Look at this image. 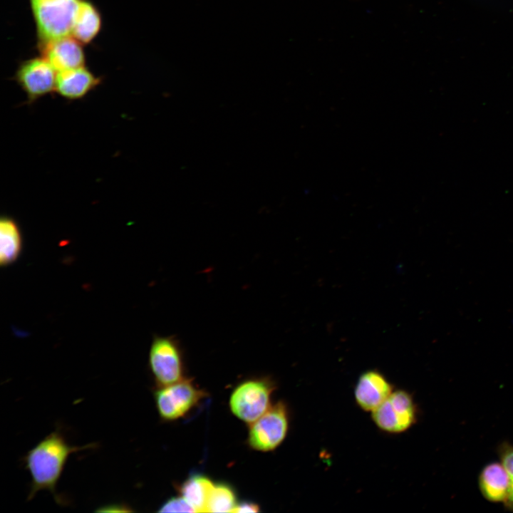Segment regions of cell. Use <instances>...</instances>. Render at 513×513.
Instances as JSON below:
<instances>
[{
  "mask_svg": "<svg viewBox=\"0 0 513 513\" xmlns=\"http://www.w3.org/2000/svg\"><path fill=\"white\" fill-rule=\"evenodd\" d=\"M95 446V444L72 446L58 429L48 434L23 458L31 478L27 499H32L40 491L47 490L52 494L57 504H66L67 502L56 491L65 465L71 454Z\"/></svg>",
  "mask_w": 513,
  "mask_h": 513,
  "instance_id": "obj_1",
  "label": "cell"
},
{
  "mask_svg": "<svg viewBox=\"0 0 513 513\" xmlns=\"http://www.w3.org/2000/svg\"><path fill=\"white\" fill-rule=\"evenodd\" d=\"M81 0H29L38 45L71 36Z\"/></svg>",
  "mask_w": 513,
  "mask_h": 513,
  "instance_id": "obj_2",
  "label": "cell"
},
{
  "mask_svg": "<svg viewBox=\"0 0 513 513\" xmlns=\"http://www.w3.org/2000/svg\"><path fill=\"white\" fill-rule=\"evenodd\" d=\"M148 365L158 387L187 378L182 349L175 336L153 337L149 351Z\"/></svg>",
  "mask_w": 513,
  "mask_h": 513,
  "instance_id": "obj_3",
  "label": "cell"
},
{
  "mask_svg": "<svg viewBox=\"0 0 513 513\" xmlns=\"http://www.w3.org/2000/svg\"><path fill=\"white\" fill-rule=\"evenodd\" d=\"M274 385L267 378L246 380L232 392L230 410L240 420L251 424L264 414L271 405Z\"/></svg>",
  "mask_w": 513,
  "mask_h": 513,
  "instance_id": "obj_4",
  "label": "cell"
},
{
  "mask_svg": "<svg viewBox=\"0 0 513 513\" xmlns=\"http://www.w3.org/2000/svg\"><path fill=\"white\" fill-rule=\"evenodd\" d=\"M191 379L183 380L165 386L154 392L157 410L165 421H173L185 416L206 396Z\"/></svg>",
  "mask_w": 513,
  "mask_h": 513,
  "instance_id": "obj_5",
  "label": "cell"
},
{
  "mask_svg": "<svg viewBox=\"0 0 513 513\" xmlns=\"http://www.w3.org/2000/svg\"><path fill=\"white\" fill-rule=\"evenodd\" d=\"M248 444L257 451L269 452L284 440L289 429V415L286 405L278 402L249 424Z\"/></svg>",
  "mask_w": 513,
  "mask_h": 513,
  "instance_id": "obj_6",
  "label": "cell"
},
{
  "mask_svg": "<svg viewBox=\"0 0 513 513\" xmlns=\"http://www.w3.org/2000/svg\"><path fill=\"white\" fill-rule=\"evenodd\" d=\"M378 428L390 433H400L409 429L416 421V408L411 395L396 390L372 411Z\"/></svg>",
  "mask_w": 513,
  "mask_h": 513,
  "instance_id": "obj_7",
  "label": "cell"
},
{
  "mask_svg": "<svg viewBox=\"0 0 513 513\" xmlns=\"http://www.w3.org/2000/svg\"><path fill=\"white\" fill-rule=\"evenodd\" d=\"M56 75L57 71L46 60L38 57L21 62L14 78L30 104L55 91Z\"/></svg>",
  "mask_w": 513,
  "mask_h": 513,
  "instance_id": "obj_8",
  "label": "cell"
},
{
  "mask_svg": "<svg viewBox=\"0 0 513 513\" xmlns=\"http://www.w3.org/2000/svg\"><path fill=\"white\" fill-rule=\"evenodd\" d=\"M38 47L41 57L57 72L85 66L82 43L72 36L52 40Z\"/></svg>",
  "mask_w": 513,
  "mask_h": 513,
  "instance_id": "obj_9",
  "label": "cell"
},
{
  "mask_svg": "<svg viewBox=\"0 0 513 513\" xmlns=\"http://www.w3.org/2000/svg\"><path fill=\"white\" fill-rule=\"evenodd\" d=\"M393 392L388 380L378 371L368 370L358 378L354 395L358 405L366 411H373Z\"/></svg>",
  "mask_w": 513,
  "mask_h": 513,
  "instance_id": "obj_10",
  "label": "cell"
},
{
  "mask_svg": "<svg viewBox=\"0 0 513 513\" xmlns=\"http://www.w3.org/2000/svg\"><path fill=\"white\" fill-rule=\"evenodd\" d=\"M101 78L95 76L86 67L57 72L55 92L68 100H78L95 89Z\"/></svg>",
  "mask_w": 513,
  "mask_h": 513,
  "instance_id": "obj_11",
  "label": "cell"
},
{
  "mask_svg": "<svg viewBox=\"0 0 513 513\" xmlns=\"http://www.w3.org/2000/svg\"><path fill=\"white\" fill-rule=\"evenodd\" d=\"M479 487L487 500L505 502L509 490V477L501 462L489 463L482 470L479 475Z\"/></svg>",
  "mask_w": 513,
  "mask_h": 513,
  "instance_id": "obj_12",
  "label": "cell"
},
{
  "mask_svg": "<svg viewBox=\"0 0 513 513\" xmlns=\"http://www.w3.org/2000/svg\"><path fill=\"white\" fill-rule=\"evenodd\" d=\"M101 15L88 0H81L71 36L82 44L90 43L99 33Z\"/></svg>",
  "mask_w": 513,
  "mask_h": 513,
  "instance_id": "obj_13",
  "label": "cell"
},
{
  "mask_svg": "<svg viewBox=\"0 0 513 513\" xmlns=\"http://www.w3.org/2000/svg\"><path fill=\"white\" fill-rule=\"evenodd\" d=\"M22 249V236L17 222L2 216L0 220V264L6 266L19 258Z\"/></svg>",
  "mask_w": 513,
  "mask_h": 513,
  "instance_id": "obj_14",
  "label": "cell"
},
{
  "mask_svg": "<svg viewBox=\"0 0 513 513\" xmlns=\"http://www.w3.org/2000/svg\"><path fill=\"white\" fill-rule=\"evenodd\" d=\"M214 485L207 476L194 474L183 482L179 491L195 512H207L208 500Z\"/></svg>",
  "mask_w": 513,
  "mask_h": 513,
  "instance_id": "obj_15",
  "label": "cell"
},
{
  "mask_svg": "<svg viewBox=\"0 0 513 513\" xmlns=\"http://www.w3.org/2000/svg\"><path fill=\"white\" fill-rule=\"evenodd\" d=\"M237 504L235 492L229 485L214 484L208 500L207 512H233Z\"/></svg>",
  "mask_w": 513,
  "mask_h": 513,
  "instance_id": "obj_16",
  "label": "cell"
},
{
  "mask_svg": "<svg viewBox=\"0 0 513 513\" xmlns=\"http://www.w3.org/2000/svg\"><path fill=\"white\" fill-rule=\"evenodd\" d=\"M498 453L500 462L509 477V490L504 505L507 509L513 511V445L507 442H504L499 445Z\"/></svg>",
  "mask_w": 513,
  "mask_h": 513,
  "instance_id": "obj_17",
  "label": "cell"
},
{
  "mask_svg": "<svg viewBox=\"0 0 513 513\" xmlns=\"http://www.w3.org/2000/svg\"><path fill=\"white\" fill-rule=\"evenodd\" d=\"M159 512H195L194 508L181 495L171 497L157 510Z\"/></svg>",
  "mask_w": 513,
  "mask_h": 513,
  "instance_id": "obj_18",
  "label": "cell"
},
{
  "mask_svg": "<svg viewBox=\"0 0 513 513\" xmlns=\"http://www.w3.org/2000/svg\"><path fill=\"white\" fill-rule=\"evenodd\" d=\"M259 507L256 503L252 502H242L237 503L233 512L235 513H256L259 512Z\"/></svg>",
  "mask_w": 513,
  "mask_h": 513,
  "instance_id": "obj_19",
  "label": "cell"
}]
</instances>
